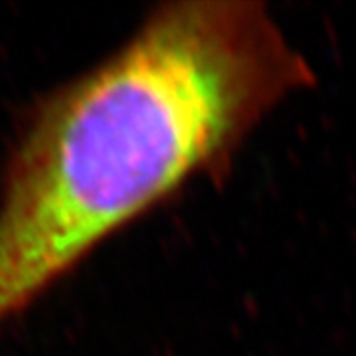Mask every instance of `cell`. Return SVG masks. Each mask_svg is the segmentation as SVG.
Returning a JSON list of instances; mask_svg holds the SVG:
<instances>
[{
  "mask_svg": "<svg viewBox=\"0 0 356 356\" xmlns=\"http://www.w3.org/2000/svg\"><path fill=\"white\" fill-rule=\"evenodd\" d=\"M311 72L266 8L172 2L42 97L0 186V327L220 165Z\"/></svg>",
  "mask_w": 356,
  "mask_h": 356,
  "instance_id": "cell-1",
  "label": "cell"
}]
</instances>
